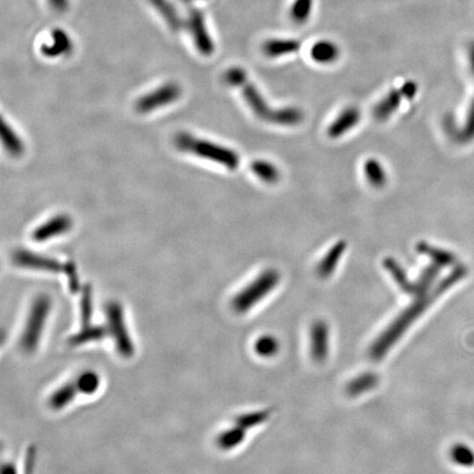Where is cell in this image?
I'll use <instances>...</instances> for the list:
<instances>
[{
  "mask_svg": "<svg viewBox=\"0 0 474 474\" xmlns=\"http://www.w3.org/2000/svg\"><path fill=\"white\" fill-rule=\"evenodd\" d=\"M378 383H379V377L375 373L366 372V373L358 375L356 379L348 383L346 392L348 396H358L364 392L375 389Z\"/></svg>",
  "mask_w": 474,
  "mask_h": 474,
  "instance_id": "23",
  "label": "cell"
},
{
  "mask_svg": "<svg viewBox=\"0 0 474 474\" xmlns=\"http://www.w3.org/2000/svg\"><path fill=\"white\" fill-rule=\"evenodd\" d=\"M453 135L460 143H468L474 139V99L466 111L464 126L458 132H455Z\"/></svg>",
  "mask_w": 474,
  "mask_h": 474,
  "instance_id": "33",
  "label": "cell"
},
{
  "mask_svg": "<svg viewBox=\"0 0 474 474\" xmlns=\"http://www.w3.org/2000/svg\"><path fill=\"white\" fill-rule=\"evenodd\" d=\"M77 393H78V390L75 382L65 383L58 390L54 391V393L50 396L49 405L56 411L65 409L66 406H69L75 400Z\"/></svg>",
  "mask_w": 474,
  "mask_h": 474,
  "instance_id": "22",
  "label": "cell"
},
{
  "mask_svg": "<svg viewBox=\"0 0 474 474\" xmlns=\"http://www.w3.org/2000/svg\"><path fill=\"white\" fill-rule=\"evenodd\" d=\"M73 47L74 43L71 35L65 30L56 28L51 32L50 41L43 43L41 53L46 58H60L69 56L73 51Z\"/></svg>",
  "mask_w": 474,
  "mask_h": 474,
  "instance_id": "10",
  "label": "cell"
},
{
  "mask_svg": "<svg viewBox=\"0 0 474 474\" xmlns=\"http://www.w3.org/2000/svg\"><path fill=\"white\" fill-rule=\"evenodd\" d=\"M405 99L401 87L398 90H392L382 100H380L373 109V116L377 120L384 121L390 118L401 105L402 100Z\"/></svg>",
  "mask_w": 474,
  "mask_h": 474,
  "instance_id": "17",
  "label": "cell"
},
{
  "mask_svg": "<svg viewBox=\"0 0 474 474\" xmlns=\"http://www.w3.org/2000/svg\"><path fill=\"white\" fill-rule=\"evenodd\" d=\"M186 26L190 32L194 46L199 51L200 54L203 56H212L215 45L208 30L203 12L196 8L189 11Z\"/></svg>",
  "mask_w": 474,
  "mask_h": 474,
  "instance_id": "7",
  "label": "cell"
},
{
  "mask_svg": "<svg viewBox=\"0 0 474 474\" xmlns=\"http://www.w3.org/2000/svg\"><path fill=\"white\" fill-rule=\"evenodd\" d=\"M51 305V298L46 294H40L32 303L20 337V347L26 354L35 353L39 347L45 322L50 314Z\"/></svg>",
  "mask_w": 474,
  "mask_h": 474,
  "instance_id": "3",
  "label": "cell"
},
{
  "mask_svg": "<svg viewBox=\"0 0 474 474\" xmlns=\"http://www.w3.org/2000/svg\"><path fill=\"white\" fill-rule=\"evenodd\" d=\"M450 458L462 468H473L474 450L466 443H456L450 449Z\"/></svg>",
  "mask_w": 474,
  "mask_h": 474,
  "instance_id": "30",
  "label": "cell"
},
{
  "mask_svg": "<svg viewBox=\"0 0 474 474\" xmlns=\"http://www.w3.org/2000/svg\"><path fill=\"white\" fill-rule=\"evenodd\" d=\"M73 226V221L69 215L60 214L47 221L46 223L40 226L39 228L32 233V239L35 242H44L52 239L54 236L60 234L66 233L71 230Z\"/></svg>",
  "mask_w": 474,
  "mask_h": 474,
  "instance_id": "12",
  "label": "cell"
},
{
  "mask_svg": "<svg viewBox=\"0 0 474 474\" xmlns=\"http://www.w3.org/2000/svg\"><path fill=\"white\" fill-rule=\"evenodd\" d=\"M245 436H246V430H244L239 425H236L235 428L221 432L217 438V445L222 450H232L243 443Z\"/></svg>",
  "mask_w": 474,
  "mask_h": 474,
  "instance_id": "24",
  "label": "cell"
},
{
  "mask_svg": "<svg viewBox=\"0 0 474 474\" xmlns=\"http://www.w3.org/2000/svg\"><path fill=\"white\" fill-rule=\"evenodd\" d=\"M13 262L19 267L28 269L43 270L50 273L64 271V265L58 260H53L50 257L35 254L29 251H18L12 256Z\"/></svg>",
  "mask_w": 474,
  "mask_h": 474,
  "instance_id": "9",
  "label": "cell"
},
{
  "mask_svg": "<svg viewBox=\"0 0 474 474\" xmlns=\"http://www.w3.org/2000/svg\"><path fill=\"white\" fill-rule=\"evenodd\" d=\"M364 175L371 186L382 188L387 184V173L379 160L370 158L364 165Z\"/></svg>",
  "mask_w": 474,
  "mask_h": 474,
  "instance_id": "25",
  "label": "cell"
},
{
  "mask_svg": "<svg viewBox=\"0 0 474 474\" xmlns=\"http://www.w3.org/2000/svg\"><path fill=\"white\" fill-rule=\"evenodd\" d=\"M439 266L432 264L428 267L423 270L422 275L419 276L418 279L415 281V298L425 296L432 290V283L436 280L438 273H439Z\"/></svg>",
  "mask_w": 474,
  "mask_h": 474,
  "instance_id": "28",
  "label": "cell"
},
{
  "mask_svg": "<svg viewBox=\"0 0 474 474\" xmlns=\"http://www.w3.org/2000/svg\"><path fill=\"white\" fill-rule=\"evenodd\" d=\"M92 313V292L90 286L85 287L81 292V326H90Z\"/></svg>",
  "mask_w": 474,
  "mask_h": 474,
  "instance_id": "36",
  "label": "cell"
},
{
  "mask_svg": "<svg viewBox=\"0 0 474 474\" xmlns=\"http://www.w3.org/2000/svg\"><path fill=\"white\" fill-rule=\"evenodd\" d=\"M416 251L419 254L430 257L432 264L439 266L440 268L456 265L457 257L446 249L432 246L430 244L422 242V243L417 244Z\"/></svg>",
  "mask_w": 474,
  "mask_h": 474,
  "instance_id": "19",
  "label": "cell"
},
{
  "mask_svg": "<svg viewBox=\"0 0 474 474\" xmlns=\"http://www.w3.org/2000/svg\"><path fill=\"white\" fill-rule=\"evenodd\" d=\"M269 416V411L255 412V413L241 415L235 419V422L236 425H239L244 430H249V428H255V426L265 423Z\"/></svg>",
  "mask_w": 474,
  "mask_h": 474,
  "instance_id": "35",
  "label": "cell"
},
{
  "mask_svg": "<svg viewBox=\"0 0 474 474\" xmlns=\"http://www.w3.org/2000/svg\"><path fill=\"white\" fill-rule=\"evenodd\" d=\"M1 139L6 149L12 156H20L24 152V145L22 139L3 119L1 120Z\"/></svg>",
  "mask_w": 474,
  "mask_h": 474,
  "instance_id": "26",
  "label": "cell"
},
{
  "mask_svg": "<svg viewBox=\"0 0 474 474\" xmlns=\"http://www.w3.org/2000/svg\"><path fill=\"white\" fill-rule=\"evenodd\" d=\"M1 474H17L16 466L12 464H3Z\"/></svg>",
  "mask_w": 474,
  "mask_h": 474,
  "instance_id": "39",
  "label": "cell"
},
{
  "mask_svg": "<svg viewBox=\"0 0 474 474\" xmlns=\"http://www.w3.org/2000/svg\"><path fill=\"white\" fill-rule=\"evenodd\" d=\"M175 143L179 150L192 153L200 158H207L212 162L226 166L228 169L234 171L239 165V156L234 151L228 147L214 144L205 139H197L188 133H179L175 139Z\"/></svg>",
  "mask_w": 474,
  "mask_h": 474,
  "instance_id": "2",
  "label": "cell"
},
{
  "mask_svg": "<svg viewBox=\"0 0 474 474\" xmlns=\"http://www.w3.org/2000/svg\"><path fill=\"white\" fill-rule=\"evenodd\" d=\"M330 332L326 323L317 321L311 328V355L315 362H323L328 356Z\"/></svg>",
  "mask_w": 474,
  "mask_h": 474,
  "instance_id": "11",
  "label": "cell"
},
{
  "mask_svg": "<svg viewBox=\"0 0 474 474\" xmlns=\"http://www.w3.org/2000/svg\"><path fill=\"white\" fill-rule=\"evenodd\" d=\"M346 243L344 241L337 242L335 245L330 247V251L326 253L320 264L317 266V273L322 278H328L333 275L338 262L341 260V257L346 252Z\"/></svg>",
  "mask_w": 474,
  "mask_h": 474,
  "instance_id": "18",
  "label": "cell"
},
{
  "mask_svg": "<svg viewBox=\"0 0 474 474\" xmlns=\"http://www.w3.org/2000/svg\"><path fill=\"white\" fill-rule=\"evenodd\" d=\"M251 168H252L253 173L257 175L258 178L266 181V183H269V184H275L280 178V173H279L278 168L267 160L253 162Z\"/></svg>",
  "mask_w": 474,
  "mask_h": 474,
  "instance_id": "29",
  "label": "cell"
},
{
  "mask_svg": "<svg viewBox=\"0 0 474 474\" xmlns=\"http://www.w3.org/2000/svg\"><path fill=\"white\" fill-rule=\"evenodd\" d=\"M149 3L160 13L171 31L179 32L186 26V20L183 19L171 0H149Z\"/></svg>",
  "mask_w": 474,
  "mask_h": 474,
  "instance_id": "13",
  "label": "cell"
},
{
  "mask_svg": "<svg viewBox=\"0 0 474 474\" xmlns=\"http://www.w3.org/2000/svg\"><path fill=\"white\" fill-rule=\"evenodd\" d=\"M105 313L108 333L113 338L117 350L124 358H131L135 353V348L126 328L124 307L119 302H109L105 307Z\"/></svg>",
  "mask_w": 474,
  "mask_h": 474,
  "instance_id": "6",
  "label": "cell"
},
{
  "mask_svg": "<svg viewBox=\"0 0 474 474\" xmlns=\"http://www.w3.org/2000/svg\"><path fill=\"white\" fill-rule=\"evenodd\" d=\"M181 96V87L176 83H166L158 87L154 92L144 94L135 103L137 110L141 113L151 112V111L169 105L178 99Z\"/></svg>",
  "mask_w": 474,
  "mask_h": 474,
  "instance_id": "8",
  "label": "cell"
},
{
  "mask_svg": "<svg viewBox=\"0 0 474 474\" xmlns=\"http://www.w3.org/2000/svg\"><path fill=\"white\" fill-rule=\"evenodd\" d=\"M47 3L58 12H65L69 8V0H47Z\"/></svg>",
  "mask_w": 474,
  "mask_h": 474,
  "instance_id": "38",
  "label": "cell"
},
{
  "mask_svg": "<svg viewBox=\"0 0 474 474\" xmlns=\"http://www.w3.org/2000/svg\"><path fill=\"white\" fill-rule=\"evenodd\" d=\"M64 273L67 276V280H69V289L71 292H77L79 291V278L77 273L76 267L74 265V262H66L64 265Z\"/></svg>",
  "mask_w": 474,
  "mask_h": 474,
  "instance_id": "37",
  "label": "cell"
},
{
  "mask_svg": "<svg viewBox=\"0 0 474 474\" xmlns=\"http://www.w3.org/2000/svg\"><path fill=\"white\" fill-rule=\"evenodd\" d=\"M383 266H384L385 269L388 270L390 275L393 278L394 281H396V285L400 287V289L403 292L414 296L415 282H412L409 280L403 268L401 267V265L396 260H394L393 258H387L383 262Z\"/></svg>",
  "mask_w": 474,
  "mask_h": 474,
  "instance_id": "21",
  "label": "cell"
},
{
  "mask_svg": "<svg viewBox=\"0 0 474 474\" xmlns=\"http://www.w3.org/2000/svg\"><path fill=\"white\" fill-rule=\"evenodd\" d=\"M362 119V115L358 109L355 107H349L337 117L333 124L328 128V133L332 139L341 137L347 133L349 130L354 128Z\"/></svg>",
  "mask_w": 474,
  "mask_h": 474,
  "instance_id": "15",
  "label": "cell"
},
{
  "mask_svg": "<svg viewBox=\"0 0 474 474\" xmlns=\"http://www.w3.org/2000/svg\"><path fill=\"white\" fill-rule=\"evenodd\" d=\"M224 81L231 86L239 87L243 92L244 98L251 109L254 111L255 115L258 118L271 124L276 110L270 109L260 90H257V87L249 81L246 71L239 66H234L226 71Z\"/></svg>",
  "mask_w": 474,
  "mask_h": 474,
  "instance_id": "4",
  "label": "cell"
},
{
  "mask_svg": "<svg viewBox=\"0 0 474 474\" xmlns=\"http://www.w3.org/2000/svg\"><path fill=\"white\" fill-rule=\"evenodd\" d=\"M341 56V49L330 40H320L311 47V58L315 63L328 64L335 63Z\"/></svg>",
  "mask_w": 474,
  "mask_h": 474,
  "instance_id": "16",
  "label": "cell"
},
{
  "mask_svg": "<svg viewBox=\"0 0 474 474\" xmlns=\"http://www.w3.org/2000/svg\"><path fill=\"white\" fill-rule=\"evenodd\" d=\"M314 0H294L291 6V20L296 24H303L309 22L312 15Z\"/></svg>",
  "mask_w": 474,
  "mask_h": 474,
  "instance_id": "32",
  "label": "cell"
},
{
  "mask_svg": "<svg viewBox=\"0 0 474 474\" xmlns=\"http://www.w3.org/2000/svg\"><path fill=\"white\" fill-rule=\"evenodd\" d=\"M255 351L257 355L266 358L276 356L279 351V343L273 336H262L255 344Z\"/></svg>",
  "mask_w": 474,
  "mask_h": 474,
  "instance_id": "34",
  "label": "cell"
},
{
  "mask_svg": "<svg viewBox=\"0 0 474 474\" xmlns=\"http://www.w3.org/2000/svg\"><path fill=\"white\" fill-rule=\"evenodd\" d=\"M107 335H109L107 328L90 325V326H86V328H81L79 332L71 336L69 339V344L71 346L74 347L81 346V345L90 344L92 341H101Z\"/></svg>",
  "mask_w": 474,
  "mask_h": 474,
  "instance_id": "20",
  "label": "cell"
},
{
  "mask_svg": "<svg viewBox=\"0 0 474 474\" xmlns=\"http://www.w3.org/2000/svg\"><path fill=\"white\" fill-rule=\"evenodd\" d=\"M183 3H194V1H200V0H181Z\"/></svg>",
  "mask_w": 474,
  "mask_h": 474,
  "instance_id": "40",
  "label": "cell"
},
{
  "mask_svg": "<svg viewBox=\"0 0 474 474\" xmlns=\"http://www.w3.org/2000/svg\"><path fill=\"white\" fill-rule=\"evenodd\" d=\"M280 280V275L275 269H267L260 273L251 285L234 296L232 307L237 313H245L269 294Z\"/></svg>",
  "mask_w": 474,
  "mask_h": 474,
  "instance_id": "5",
  "label": "cell"
},
{
  "mask_svg": "<svg viewBox=\"0 0 474 474\" xmlns=\"http://www.w3.org/2000/svg\"><path fill=\"white\" fill-rule=\"evenodd\" d=\"M303 118V112L298 108H282V109H276L271 124L285 126H298L301 124Z\"/></svg>",
  "mask_w": 474,
  "mask_h": 474,
  "instance_id": "27",
  "label": "cell"
},
{
  "mask_svg": "<svg viewBox=\"0 0 474 474\" xmlns=\"http://www.w3.org/2000/svg\"><path fill=\"white\" fill-rule=\"evenodd\" d=\"M301 49V42L296 39L276 37L269 39L262 45V52L268 58H276L291 56Z\"/></svg>",
  "mask_w": 474,
  "mask_h": 474,
  "instance_id": "14",
  "label": "cell"
},
{
  "mask_svg": "<svg viewBox=\"0 0 474 474\" xmlns=\"http://www.w3.org/2000/svg\"><path fill=\"white\" fill-rule=\"evenodd\" d=\"M77 390L85 396H92L97 392L100 387V377L94 371H85L78 375L76 381Z\"/></svg>",
  "mask_w": 474,
  "mask_h": 474,
  "instance_id": "31",
  "label": "cell"
},
{
  "mask_svg": "<svg viewBox=\"0 0 474 474\" xmlns=\"http://www.w3.org/2000/svg\"><path fill=\"white\" fill-rule=\"evenodd\" d=\"M466 273H468V270L466 267L457 266L451 271L450 275L443 278V280H440L437 286L432 289L428 294L415 298V301L409 307H406L403 312L391 323L390 326L379 336L377 341L372 344L371 348H370V357L375 362H380L381 359L388 354L389 350L398 343V339L403 336L406 330H409V326L418 319L419 315L423 314L430 304L434 303L440 296H443L446 291H448L451 287L462 280Z\"/></svg>",
  "mask_w": 474,
  "mask_h": 474,
  "instance_id": "1",
  "label": "cell"
}]
</instances>
